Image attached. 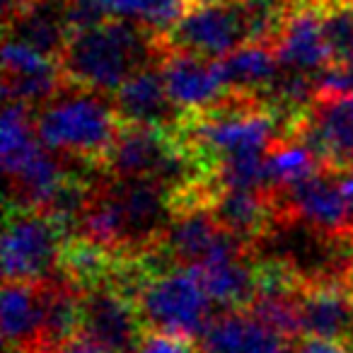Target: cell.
<instances>
[{"instance_id":"1","label":"cell","mask_w":353,"mask_h":353,"mask_svg":"<svg viewBox=\"0 0 353 353\" xmlns=\"http://www.w3.org/2000/svg\"><path fill=\"white\" fill-rule=\"evenodd\" d=\"M162 37L128 20H104L68 39L61 56L65 83L94 92H117L128 78L160 63Z\"/></svg>"},{"instance_id":"2","label":"cell","mask_w":353,"mask_h":353,"mask_svg":"<svg viewBox=\"0 0 353 353\" xmlns=\"http://www.w3.org/2000/svg\"><path fill=\"white\" fill-rule=\"evenodd\" d=\"M119 121L107 94L65 85L37 112L34 128L39 141L63 160L104 165L121 133Z\"/></svg>"},{"instance_id":"3","label":"cell","mask_w":353,"mask_h":353,"mask_svg":"<svg viewBox=\"0 0 353 353\" xmlns=\"http://www.w3.org/2000/svg\"><path fill=\"white\" fill-rule=\"evenodd\" d=\"M138 314L145 329L182 339H201L216 317L213 300L192 269H167L145 274L133 288Z\"/></svg>"},{"instance_id":"4","label":"cell","mask_w":353,"mask_h":353,"mask_svg":"<svg viewBox=\"0 0 353 353\" xmlns=\"http://www.w3.org/2000/svg\"><path fill=\"white\" fill-rule=\"evenodd\" d=\"M61 225L41 211L17 208L10 213L3 235V274L6 283L41 285L61 274L63 261Z\"/></svg>"},{"instance_id":"5","label":"cell","mask_w":353,"mask_h":353,"mask_svg":"<svg viewBox=\"0 0 353 353\" xmlns=\"http://www.w3.org/2000/svg\"><path fill=\"white\" fill-rule=\"evenodd\" d=\"M276 199L281 218L303 223L310 230L327 237H351L353 206L341 189V182L327 172L307 176L293 187L271 192Z\"/></svg>"},{"instance_id":"6","label":"cell","mask_w":353,"mask_h":353,"mask_svg":"<svg viewBox=\"0 0 353 353\" xmlns=\"http://www.w3.org/2000/svg\"><path fill=\"white\" fill-rule=\"evenodd\" d=\"M143 319L136 300L119 283H99L83 288V322L80 336L90 339L109 353H133L141 341Z\"/></svg>"},{"instance_id":"7","label":"cell","mask_w":353,"mask_h":353,"mask_svg":"<svg viewBox=\"0 0 353 353\" xmlns=\"http://www.w3.org/2000/svg\"><path fill=\"white\" fill-rule=\"evenodd\" d=\"M162 44L167 51H184L218 61L247 46V32L235 3L194 6L187 8L179 22L162 37Z\"/></svg>"},{"instance_id":"8","label":"cell","mask_w":353,"mask_h":353,"mask_svg":"<svg viewBox=\"0 0 353 353\" xmlns=\"http://www.w3.org/2000/svg\"><path fill=\"white\" fill-rule=\"evenodd\" d=\"M288 138L303 141L324 170L353 167V94H317L307 117Z\"/></svg>"},{"instance_id":"9","label":"cell","mask_w":353,"mask_h":353,"mask_svg":"<svg viewBox=\"0 0 353 353\" xmlns=\"http://www.w3.org/2000/svg\"><path fill=\"white\" fill-rule=\"evenodd\" d=\"M61 61L6 37L3 46V94L8 102L25 107H44L65 88Z\"/></svg>"},{"instance_id":"10","label":"cell","mask_w":353,"mask_h":353,"mask_svg":"<svg viewBox=\"0 0 353 353\" xmlns=\"http://www.w3.org/2000/svg\"><path fill=\"white\" fill-rule=\"evenodd\" d=\"M160 70L165 78L167 94L172 104L182 112V117L211 112L232 94L223 83L218 63L211 59L165 49L160 59Z\"/></svg>"},{"instance_id":"11","label":"cell","mask_w":353,"mask_h":353,"mask_svg":"<svg viewBox=\"0 0 353 353\" xmlns=\"http://www.w3.org/2000/svg\"><path fill=\"white\" fill-rule=\"evenodd\" d=\"M274 51L281 68L298 70L312 78L334 63L332 46L324 34L322 0H295Z\"/></svg>"},{"instance_id":"12","label":"cell","mask_w":353,"mask_h":353,"mask_svg":"<svg viewBox=\"0 0 353 353\" xmlns=\"http://www.w3.org/2000/svg\"><path fill=\"white\" fill-rule=\"evenodd\" d=\"M119 119L126 126H150L176 131L182 123V112L172 104L165 88L160 63L148 65L128 78L112 97Z\"/></svg>"},{"instance_id":"13","label":"cell","mask_w":353,"mask_h":353,"mask_svg":"<svg viewBox=\"0 0 353 353\" xmlns=\"http://www.w3.org/2000/svg\"><path fill=\"white\" fill-rule=\"evenodd\" d=\"M298 332L346 343L353 334V290L346 283H303L298 293Z\"/></svg>"},{"instance_id":"14","label":"cell","mask_w":353,"mask_h":353,"mask_svg":"<svg viewBox=\"0 0 353 353\" xmlns=\"http://www.w3.org/2000/svg\"><path fill=\"white\" fill-rule=\"evenodd\" d=\"M211 213L223 230L254 250L281 221L276 199L266 189H218Z\"/></svg>"},{"instance_id":"15","label":"cell","mask_w":353,"mask_h":353,"mask_svg":"<svg viewBox=\"0 0 353 353\" xmlns=\"http://www.w3.org/2000/svg\"><path fill=\"white\" fill-rule=\"evenodd\" d=\"M199 353H293L290 336L274 329L250 310H230L211 322Z\"/></svg>"},{"instance_id":"16","label":"cell","mask_w":353,"mask_h":353,"mask_svg":"<svg viewBox=\"0 0 353 353\" xmlns=\"http://www.w3.org/2000/svg\"><path fill=\"white\" fill-rule=\"evenodd\" d=\"M252 252L240 250L218 256L201 269H194L213 305L232 310H245L252 305L259 285V266H252Z\"/></svg>"},{"instance_id":"17","label":"cell","mask_w":353,"mask_h":353,"mask_svg":"<svg viewBox=\"0 0 353 353\" xmlns=\"http://www.w3.org/2000/svg\"><path fill=\"white\" fill-rule=\"evenodd\" d=\"M44 300L41 285L6 283L3 288V339L8 353H39Z\"/></svg>"},{"instance_id":"18","label":"cell","mask_w":353,"mask_h":353,"mask_svg":"<svg viewBox=\"0 0 353 353\" xmlns=\"http://www.w3.org/2000/svg\"><path fill=\"white\" fill-rule=\"evenodd\" d=\"M8 37L61 61L70 32L63 20V0H34L20 15L6 22Z\"/></svg>"},{"instance_id":"19","label":"cell","mask_w":353,"mask_h":353,"mask_svg":"<svg viewBox=\"0 0 353 353\" xmlns=\"http://www.w3.org/2000/svg\"><path fill=\"white\" fill-rule=\"evenodd\" d=\"M216 63L223 83L230 92L256 99H261L269 92L281 73V63L274 46L261 44H247L228 54L225 59H218Z\"/></svg>"},{"instance_id":"20","label":"cell","mask_w":353,"mask_h":353,"mask_svg":"<svg viewBox=\"0 0 353 353\" xmlns=\"http://www.w3.org/2000/svg\"><path fill=\"white\" fill-rule=\"evenodd\" d=\"M324 165L319 157L298 138H283L274 150L266 155V174H269V192L293 187L307 176L322 172Z\"/></svg>"},{"instance_id":"21","label":"cell","mask_w":353,"mask_h":353,"mask_svg":"<svg viewBox=\"0 0 353 353\" xmlns=\"http://www.w3.org/2000/svg\"><path fill=\"white\" fill-rule=\"evenodd\" d=\"M109 17L143 25L165 37L187 12L189 0H97Z\"/></svg>"},{"instance_id":"22","label":"cell","mask_w":353,"mask_h":353,"mask_svg":"<svg viewBox=\"0 0 353 353\" xmlns=\"http://www.w3.org/2000/svg\"><path fill=\"white\" fill-rule=\"evenodd\" d=\"M237 12L247 32V44L274 46L285 27L295 0H237Z\"/></svg>"},{"instance_id":"23","label":"cell","mask_w":353,"mask_h":353,"mask_svg":"<svg viewBox=\"0 0 353 353\" xmlns=\"http://www.w3.org/2000/svg\"><path fill=\"white\" fill-rule=\"evenodd\" d=\"M133 353H199V348H194V341L189 339L145 329Z\"/></svg>"},{"instance_id":"24","label":"cell","mask_w":353,"mask_h":353,"mask_svg":"<svg viewBox=\"0 0 353 353\" xmlns=\"http://www.w3.org/2000/svg\"><path fill=\"white\" fill-rule=\"evenodd\" d=\"M293 353H348V351H346V343L305 336L303 341L293 348Z\"/></svg>"},{"instance_id":"25","label":"cell","mask_w":353,"mask_h":353,"mask_svg":"<svg viewBox=\"0 0 353 353\" xmlns=\"http://www.w3.org/2000/svg\"><path fill=\"white\" fill-rule=\"evenodd\" d=\"M54 353H109V351L102 346H97L94 341H90V339L78 336V339H73V341L65 343V346H61L59 351H54Z\"/></svg>"},{"instance_id":"26","label":"cell","mask_w":353,"mask_h":353,"mask_svg":"<svg viewBox=\"0 0 353 353\" xmlns=\"http://www.w3.org/2000/svg\"><path fill=\"white\" fill-rule=\"evenodd\" d=\"M30 3H34V0H3V17H6V22H10L15 15H20Z\"/></svg>"},{"instance_id":"27","label":"cell","mask_w":353,"mask_h":353,"mask_svg":"<svg viewBox=\"0 0 353 353\" xmlns=\"http://www.w3.org/2000/svg\"><path fill=\"white\" fill-rule=\"evenodd\" d=\"M343 283L353 290V237H351V254H348V266H346V276H343Z\"/></svg>"},{"instance_id":"28","label":"cell","mask_w":353,"mask_h":353,"mask_svg":"<svg viewBox=\"0 0 353 353\" xmlns=\"http://www.w3.org/2000/svg\"><path fill=\"white\" fill-rule=\"evenodd\" d=\"M192 6H230V3H237V0H189Z\"/></svg>"},{"instance_id":"29","label":"cell","mask_w":353,"mask_h":353,"mask_svg":"<svg viewBox=\"0 0 353 353\" xmlns=\"http://www.w3.org/2000/svg\"><path fill=\"white\" fill-rule=\"evenodd\" d=\"M351 237H353V232H351Z\"/></svg>"}]
</instances>
